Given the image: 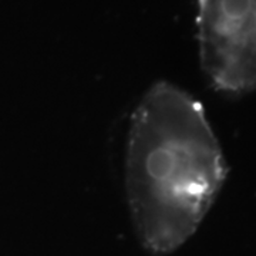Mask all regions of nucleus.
<instances>
[{"mask_svg": "<svg viewBox=\"0 0 256 256\" xmlns=\"http://www.w3.org/2000/svg\"><path fill=\"white\" fill-rule=\"evenodd\" d=\"M226 166L205 111L188 92L158 82L132 114L126 181L142 245L170 254L198 229L225 181Z\"/></svg>", "mask_w": 256, "mask_h": 256, "instance_id": "obj_1", "label": "nucleus"}, {"mask_svg": "<svg viewBox=\"0 0 256 256\" xmlns=\"http://www.w3.org/2000/svg\"><path fill=\"white\" fill-rule=\"evenodd\" d=\"M204 73L222 92L256 90V0H198Z\"/></svg>", "mask_w": 256, "mask_h": 256, "instance_id": "obj_2", "label": "nucleus"}]
</instances>
